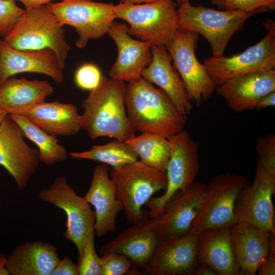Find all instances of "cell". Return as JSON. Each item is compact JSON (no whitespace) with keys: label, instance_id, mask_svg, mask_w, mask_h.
<instances>
[{"label":"cell","instance_id":"obj_1","mask_svg":"<svg viewBox=\"0 0 275 275\" xmlns=\"http://www.w3.org/2000/svg\"><path fill=\"white\" fill-rule=\"evenodd\" d=\"M126 88L124 81L103 76L82 101L81 127L91 139L106 136L126 142L135 136L126 112Z\"/></svg>","mask_w":275,"mask_h":275},{"label":"cell","instance_id":"obj_2","mask_svg":"<svg viewBox=\"0 0 275 275\" xmlns=\"http://www.w3.org/2000/svg\"><path fill=\"white\" fill-rule=\"evenodd\" d=\"M127 82L126 109L135 131L168 139L184 129L187 119L161 89L142 76Z\"/></svg>","mask_w":275,"mask_h":275},{"label":"cell","instance_id":"obj_3","mask_svg":"<svg viewBox=\"0 0 275 275\" xmlns=\"http://www.w3.org/2000/svg\"><path fill=\"white\" fill-rule=\"evenodd\" d=\"M63 26L45 5L27 8L4 40L18 50L51 49L63 70L70 49Z\"/></svg>","mask_w":275,"mask_h":275},{"label":"cell","instance_id":"obj_4","mask_svg":"<svg viewBox=\"0 0 275 275\" xmlns=\"http://www.w3.org/2000/svg\"><path fill=\"white\" fill-rule=\"evenodd\" d=\"M260 11H221L201 5L194 6L189 1L177 10V30L188 31L203 36L209 42L212 57L224 56L232 37L246 20Z\"/></svg>","mask_w":275,"mask_h":275},{"label":"cell","instance_id":"obj_5","mask_svg":"<svg viewBox=\"0 0 275 275\" xmlns=\"http://www.w3.org/2000/svg\"><path fill=\"white\" fill-rule=\"evenodd\" d=\"M109 174L127 221L134 224L148 219L143 207L154 194L166 189V173L138 160L118 168H111Z\"/></svg>","mask_w":275,"mask_h":275},{"label":"cell","instance_id":"obj_6","mask_svg":"<svg viewBox=\"0 0 275 275\" xmlns=\"http://www.w3.org/2000/svg\"><path fill=\"white\" fill-rule=\"evenodd\" d=\"M177 3L173 0L115 6L116 18L129 24L128 32L140 40L167 47L177 30Z\"/></svg>","mask_w":275,"mask_h":275},{"label":"cell","instance_id":"obj_7","mask_svg":"<svg viewBox=\"0 0 275 275\" xmlns=\"http://www.w3.org/2000/svg\"><path fill=\"white\" fill-rule=\"evenodd\" d=\"M250 184L248 179L239 174L228 173L214 177L206 185L189 231L198 235L208 228L234 224L236 199Z\"/></svg>","mask_w":275,"mask_h":275},{"label":"cell","instance_id":"obj_8","mask_svg":"<svg viewBox=\"0 0 275 275\" xmlns=\"http://www.w3.org/2000/svg\"><path fill=\"white\" fill-rule=\"evenodd\" d=\"M170 156L166 169L168 184L161 196L152 197L147 203L148 216L158 217L166 202L177 191H185L195 182L200 166L198 145L189 133L182 130L169 138Z\"/></svg>","mask_w":275,"mask_h":275},{"label":"cell","instance_id":"obj_9","mask_svg":"<svg viewBox=\"0 0 275 275\" xmlns=\"http://www.w3.org/2000/svg\"><path fill=\"white\" fill-rule=\"evenodd\" d=\"M45 6L63 26L75 28L78 36L75 45L79 48H84L90 40L107 34L116 18L115 5L113 4L92 0H63Z\"/></svg>","mask_w":275,"mask_h":275},{"label":"cell","instance_id":"obj_10","mask_svg":"<svg viewBox=\"0 0 275 275\" xmlns=\"http://www.w3.org/2000/svg\"><path fill=\"white\" fill-rule=\"evenodd\" d=\"M38 197L65 211L67 221L64 236L76 246L79 259L88 237L95 232L94 211L84 197L76 194L65 177L56 179L48 188L42 189Z\"/></svg>","mask_w":275,"mask_h":275},{"label":"cell","instance_id":"obj_11","mask_svg":"<svg viewBox=\"0 0 275 275\" xmlns=\"http://www.w3.org/2000/svg\"><path fill=\"white\" fill-rule=\"evenodd\" d=\"M199 39L196 33L177 30L166 47L173 67L181 77L191 103L200 106L215 92L216 86L203 64L198 60L195 50Z\"/></svg>","mask_w":275,"mask_h":275},{"label":"cell","instance_id":"obj_12","mask_svg":"<svg viewBox=\"0 0 275 275\" xmlns=\"http://www.w3.org/2000/svg\"><path fill=\"white\" fill-rule=\"evenodd\" d=\"M275 192V177L257 161L252 184L244 187L236 199L234 223H246L275 234L274 211L272 196Z\"/></svg>","mask_w":275,"mask_h":275},{"label":"cell","instance_id":"obj_13","mask_svg":"<svg viewBox=\"0 0 275 275\" xmlns=\"http://www.w3.org/2000/svg\"><path fill=\"white\" fill-rule=\"evenodd\" d=\"M203 64L216 87L236 76L273 69L275 34L267 33L261 41L241 53L206 58Z\"/></svg>","mask_w":275,"mask_h":275},{"label":"cell","instance_id":"obj_14","mask_svg":"<svg viewBox=\"0 0 275 275\" xmlns=\"http://www.w3.org/2000/svg\"><path fill=\"white\" fill-rule=\"evenodd\" d=\"M24 137L8 114L0 123V165L13 177L19 191L27 186L40 162L38 150L30 147Z\"/></svg>","mask_w":275,"mask_h":275},{"label":"cell","instance_id":"obj_15","mask_svg":"<svg viewBox=\"0 0 275 275\" xmlns=\"http://www.w3.org/2000/svg\"><path fill=\"white\" fill-rule=\"evenodd\" d=\"M206 184L199 182L175 192L154 220L159 242L187 233L196 216Z\"/></svg>","mask_w":275,"mask_h":275},{"label":"cell","instance_id":"obj_16","mask_svg":"<svg viewBox=\"0 0 275 275\" xmlns=\"http://www.w3.org/2000/svg\"><path fill=\"white\" fill-rule=\"evenodd\" d=\"M107 34L118 49L116 61L108 72L109 78L128 82L141 77L152 61V44L133 39L126 24L115 21Z\"/></svg>","mask_w":275,"mask_h":275},{"label":"cell","instance_id":"obj_17","mask_svg":"<svg viewBox=\"0 0 275 275\" xmlns=\"http://www.w3.org/2000/svg\"><path fill=\"white\" fill-rule=\"evenodd\" d=\"M154 220L146 219L132 224L100 249L101 255L111 253L127 257L132 266L145 269L159 245Z\"/></svg>","mask_w":275,"mask_h":275},{"label":"cell","instance_id":"obj_18","mask_svg":"<svg viewBox=\"0 0 275 275\" xmlns=\"http://www.w3.org/2000/svg\"><path fill=\"white\" fill-rule=\"evenodd\" d=\"M197 240V235L189 231L160 242L143 272L149 275H192L198 264Z\"/></svg>","mask_w":275,"mask_h":275},{"label":"cell","instance_id":"obj_19","mask_svg":"<svg viewBox=\"0 0 275 275\" xmlns=\"http://www.w3.org/2000/svg\"><path fill=\"white\" fill-rule=\"evenodd\" d=\"M23 72L44 74L59 84L64 78L62 70L51 49L18 50L0 39V86L9 77Z\"/></svg>","mask_w":275,"mask_h":275},{"label":"cell","instance_id":"obj_20","mask_svg":"<svg viewBox=\"0 0 275 275\" xmlns=\"http://www.w3.org/2000/svg\"><path fill=\"white\" fill-rule=\"evenodd\" d=\"M275 91V70L251 72L231 78L215 92L236 113L255 109L259 100Z\"/></svg>","mask_w":275,"mask_h":275},{"label":"cell","instance_id":"obj_21","mask_svg":"<svg viewBox=\"0 0 275 275\" xmlns=\"http://www.w3.org/2000/svg\"><path fill=\"white\" fill-rule=\"evenodd\" d=\"M108 174V165L96 166L90 187L84 196L94 207L95 234L99 237L116 230V217L123 210L121 202L116 197L115 183Z\"/></svg>","mask_w":275,"mask_h":275},{"label":"cell","instance_id":"obj_22","mask_svg":"<svg viewBox=\"0 0 275 275\" xmlns=\"http://www.w3.org/2000/svg\"><path fill=\"white\" fill-rule=\"evenodd\" d=\"M152 59L141 76L158 86L168 96L179 113L186 119L193 108L192 103L179 73L172 65L166 47L151 45Z\"/></svg>","mask_w":275,"mask_h":275},{"label":"cell","instance_id":"obj_23","mask_svg":"<svg viewBox=\"0 0 275 275\" xmlns=\"http://www.w3.org/2000/svg\"><path fill=\"white\" fill-rule=\"evenodd\" d=\"M234 254L241 275H255L267 257L275 234L246 223L230 227Z\"/></svg>","mask_w":275,"mask_h":275},{"label":"cell","instance_id":"obj_24","mask_svg":"<svg viewBox=\"0 0 275 275\" xmlns=\"http://www.w3.org/2000/svg\"><path fill=\"white\" fill-rule=\"evenodd\" d=\"M197 255L198 263L210 266L217 275H241L230 227L208 228L199 234Z\"/></svg>","mask_w":275,"mask_h":275},{"label":"cell","instance_id":"obj_25","mask_svg":"<svg viewBox=\"0 0 275 275\" xmlns=\"http://www.w3.org/2000/svg\"><path fill=\"white\" fill-rule=\"evenodd\" d=\"M57 248L42 240L25 242L7 257L11 275H51L60 261Z\"/></svg>","mask_w":275,"mask_h":275},{"label":"cell","instance_id":"obj_26","mask_svg":"<svg viewBox=\"0 0 275 275\" xmlns=\"http://www.w3.org/2000/svg\"><path fill=\"white\" fill-rule=\"evenodd\" d=\"M21 115L49 134L69 136L81 129L80 115L71 103L58 100L38 104L15 114Z\"/></svg>","mask_w":275,"mask_h":275},{"label":"cell","instance_id":"obj_27","mask_svg":"<svg viewBox=\"0 0 275 275\" xmlns=\"http://www.w3.org/2000/svg\"><path fill=\"white\" fill-rule=\"evenodd\" d=\"M53 91L46 80L11 76L0 86V108L8 114H15L45 102Z\"/></svg>","mask_w":275,"mask_h":275},{"label":"cell","instance_id":"obj_28","mask_svg":"<svg viewBox=\"0 0 275 275\" xmlns=\"http://www.w3.org/2000/svg\"><path fill=\"white\" fill-rule=\"evenodd\" d=\"M9 115L20 127L24 136L38 148L40 162L49 166L67 159L65 148L59 144L56 136L48 134L23 115Z\"/></svg>","mask_w":275,"mask_h":275},{"label":"cell","instance_id":"obj_29","mask_svg":"<svg viewBox=\"0 0 275 275\" xmlns=\"http://www.w3.org/2000/svg\"><path fill=\"white\" fill-rule=\"evenodd\" d=\"M142 162L164 173L170 156L167 139L155 134L142 133L126 142Z\"/></svg>","mask_w":275,"mask_h":275},{"label":"cell","instance_id":"obj_30","mask_svg":"<svg viewBox=\"0 0 275 275\" xmlns=\"http://www.w3.org/2000/svg\"><path fill=\"white\" fill-rule=\"evenodd\" d=\"M71 157L86 159L118 168L138 160L136 153L125 142L114 140L103 145H94L87 151L71 152Z\"/></svg>","mask_w":275,"mask_h":275},{"label":"cell","instance_id":"obj_31","mask_svg":"<svg viewBox=\"0 0 275 275\" xmlns=\"http://www.w3.org/2000/svg\"><path fill=\"white\" fill-rule=\"evenodd\" d=\"M95 232L88 237L81 257L78 259V275H102V262L95 249Z\"/></svg>","mask_w":275,"mask_h":275},{"label":"cell","instance_id":"obj_32","mask_svg":"<svg viewBox=\"0 0 275 275\" xmlns=\"http://www.w3.org/2000/svg\"><path fill=\"white\" fill-rule=\"evenodd\" d=\"M261 166L275 177V134L271 133L257 138L255 145Z\"/></svg>","mask_w":275,"mask_h":275},{"label":"cell","instance_id":"obj_33","mask_svg":"<svg viewBox=\"0 0 275 275\" xmlns=\"http://www.w3.org/2000/svg\"><path fill=\"white\" fill-rule=\"evenodd\" d=\"M102 76L100 69L96 65L87 63L82 64L76 69L74 79L78 88L90 91L98 86Z\"/></svg>","mask_w":275,"mask_h":275},{"label":"cell","instance_id":"obj_34","mask_svg":"<svg viewBox=\"0 0 275 275\" xmlns=\"http://www.w3.org/2000/svg\"><path fill=\"white\" fill-rule=\"evenodd\" d=\"M15 0H0V35L6 36L24 13Z\"/></svg>","mask_w":275,"mask_h":275},{"label":"cell","instance_id":"obj_35","mask_svg":"<svg viewBox=\"0 0 275 275\" xmlns=\"http://www.w3.org/2000/svg\"><path fill=\"white\" fill-rule=\"evenodd\" d=\"M102 275H123L128 274L132 267L130 260L125 256L115 253L102 255Z\"/></svg>","mask_w":275,"mask_h":275},{"label":"cell","instance_id":"obj_36","mask_svg":"<svg viewBox=\"0 0 275 275\" xmlns=\"http://www.w3.org/2000/svg\"><path fill=\"white\" fill-rule=\"evenodd\" d=\"M225 10L266 12L275 10V0H224Z\"/></svg>","mask_w":275,"mask_h":275},{"label":"cell","instance_id":"obj_37","mask_svg":"<svg viewBox=\"0 0 275 275\" xmlns=\"http://www.w3.org/2000/svg\"><path fill=\"white\" fill-rule=\"evenodd\" d=\"M257 272L259 275L275 274V236L272 238L269 253Z\"/></svg>","mask_w":275,"mask_h":275},{"label":"cell","instance_id":"obj_38","mask_svg":"<svg viewBox=\"0 0 275 275\" xmlns=\"http://www.w3.org/2000/svg\"><path fill=\"white\" fill-rule=\"evenodd\" d=\"M51 275H78L77 265L70 257L65 256L60 260Z\"/></svg>","mask_w":275,"mask_h":275},{"label":"cell","instance_id":"obj_39","mask_svg":"<svg viewBox=\"0 0 275 275\" xmlns=\"http://www.w3.org/2000/svg\"><path fill=\"white\" fill-rule=\"evenodd\" d=\"M275 106V91L272 92L263 97L258 102L255 109L260 110L267 107Z\"/></svg>","mask_w":275,"mask_h":275},{"label":"cell","instance_id":"obj_40","mask_svg":"<svg viewBox=\"0 0 275 275\" xmlns=\"http://www.w3.org/2000/svg\"><path fill=\"white\" fill-rule=\"evenodd\" d=\"M192 275H217L215 271L209 265L198 263Z\"/></svg>","mask_w":275,"mask_h":275},{"label":"cell","instance_id":"obj_41","mask_svg":"<svg viewBox=\"0 0 275 275\" xmlns=\"http://www.w3.org/2000/svg\"><path fill=\"white\" fill-rule=\"evenodd\" d=\"M22 3L25 6V9L33 8L44 4H47L54 0H15ZM63 1V0H61Z\"/></svg>","mask_w":275,"mask_h":275},{"label":"cell","instance_id":"obj_42","mask_svg":"<svg viewBox=\"0 0 275 275\" xmlns=\"http://www.w3.org/2000/svg\"><path fill=\"white\" fill-rule=\"evenodd\" d=\"M267 33H270L272 34H275V22L272 19L268 18L266 20L262 22Z\"/></svg>","mask_w":275,"mask_h":275},{"label":"cell","instance_id":"obj_43","mask_svg":"<svg viewBox=\"0 0 275 275\" xmlns=\"http://www.w3.org/2000/svg\"><path fill=\"white\" fill-rule=\"evenodd\" d=\"M6 263L7 257H6L3 254H0V275L9 274V273L6 267Z\"/></svg>","mask_w":275,"mask_h":275},{"label":"cell","instance_id":"obj_44","mask_svg":"<svg viewBox=\"0 0 275 275\" xmlns=\"http://www.w3.org/2000/svg\"><path fill=\"white\" fill-rule=\"evenodd\" d=\"M160 0H122L120 3H124L127 5L141 4L142 3H150L155 2Z\"/></svg>","mask_w":275,"mask_h":275},{"label":"cell","instance_id":"obj_45","mask_svg":"<svg viewBox=\"0 0 275 275\" xmlns=\"http://www.w3.org/2000/svg\"><path fill=\"white\" fill-rule=\"evenodd\" d=\"M189 1V0H177V4L179 6L182 4ZM211 3L216 5L219 9H224V0H211Z\"/></svg>","mask_w":275,"mask_h":275},{"label":"cell","instance_id":"obj_46","mask_svg":"<svg viewBox=\"0 0 275 275\" xmlns=\"http://www.w3.org/2000/svg\"><path fill=\"white\" fill-rule=\"evenodd\" d=\"M6 112L0 108V123L8 115Z\"/></svg>","mask_w":275,"mask_h":275},{"label":"cell","instance_id":"obj_47","mask_svg":"<svg viewBox=\"0 0 275 275\" xmlns=\"http://www.w3.org/2000/svg\"><path fill=\"white\" fill-rule=\"evenodd\" d=\"M0 205H1V201H0Z\"/></svg>","mask_w":275,"mask_h":275},{"label":"cell","instance_id":"obj_48","mask_svg":"<svg viewBox=\"0 0 275 275\" xmlns=\"http://www.w3.org/2000/svg\"><path fill=\"white\" fill-rule=\"evenodd\" d=\"M122 0L120 1V2Z\"/></svg>","mask_w":275,"mask_h":275}]
</instances>
